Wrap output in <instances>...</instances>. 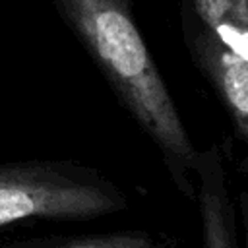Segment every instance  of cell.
Wrapping results in <instances>:
<instances>
[{
    "label": "cell",
    "mask_w": 248,
    "mask_h": 248,
    "mask_svg": "<svg viewBox=\"0 0 248 248\" xmlns=\"http://www.w3.org/2000/svg\"><path fill=\"white\" fill-rule=\"evenodd\" d=\"M234 215L240 248H248V184L238 192V202H234Z\"/></svg>",
    "instance_id": "52a82bcc"
},
{
    "label": "cell",
    "mask_w": 248,
    "mask_h": 248,
    "mask_svg": "<svg viewBox=\"0 0 248 248\" xmlns=\"http://www.w3.org/2000/svg\"><path fill=\"white\" fill-rule=\"evenodd\" d=\"M186 17L248 62V0H192V14Z\"/></svg>",
    "instance_id": "5b68a950"
},
{
    "label": "cell",
    "mask_w": 248,
    "mask_h": 248,
    "mask_svg": "<svg viewBox=\"0 0 248 248\" xmlns=\"http://www.w3.org/2000/svg\"><path fill=\"white\" fill-rule=\"evenodd\" d=\"M120 105L159 149L174 186L196 196L200 151L132 16V0H50Z\"/></svg>",
    "instance_id": "6da1fadb"
},
{
    "label": "cell",
    "mask_w": 248,
    "mask_h": 248,
    "mask_svg": "<svg viewBox=\"0 0 248 248\" xmlns=\"http://www.w3.org/2000/svg\"><path fill=\"white\" fill-rule=\"evenodd\" d=\"M0 248H178L169 236L149 231H112L74 236H33L2 244Z\"/></svg>",
    "instance_id": "8992f818"
},
{
    "label": "cell",
    "mask_w": 248,
    "mask_h": 248,
    "mask_svg": "<svg viewBox=\"0 0 248 248\" xmlns=\"http://www.w3.org/2000/svg\"><path fill=\"white\" fill-rule=\"evenodd\" d=\"M190 52L229 108L240 136L248 143V62L221 46L207 31L184 17Z\"/></svg>",
    "instance_id": "277c9868"
},
{
    "label": "cell",
    "mask_w": 248,
    "mask_h": 248,
    "mask_svg": "<svg viewBox=\"0 0 248 248\" xmlns=\"http://www.w3.org/2000/svg\"><path fill=\"white\" fill-rule=\"evenodd\" d=\"M202 248H240L234 202L231 198L223 151L211 143L198 155L196 196Z\"/></svg>",
    "instance_id": "3957f363"
},
{
    "label": "cell",
    "mask_w": 248,
    "mask_h": 248,
    "mask_svg": "<svg viewBox=\"0 0 248 248\" xmlns=\"http://www.w3.org/2000/svg\"><path fill=\"white\" fill-rule=\"evenodd\" d=\"M128 198L103 172L74 161L0 163V229L21 221H87L124 211Z\"/></svg>",
    "instance_id": "7a4b0ae2"
}]
</instances>
